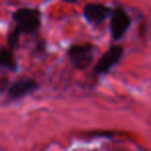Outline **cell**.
<instances>
[{
    "label": "cell",
    "mask_w": 151,
    "mask_h": 151,
    "mask_svg": "<svg viewBox=\"0 0 151 151\" xmlns=\"http://www.w3.org/2000/svg\"><path fill=\"white\" fill-rule=\"evenodd\" d=\"M14 20L17 22V27L20 32L32 33L40 28V14L37 9H20L14 14Z\"/></svg>",
    "instance_id": "1"
},
{
    "label": "cell",
    "mask_w": 151,
    "mask_h": 151,
    "mask_svg": "<svg viewBox=\"0 0 151 151\" xmlns=\"http://www.w3.org/2000/svg\"><path fill=\"white\" fill-rule=\"evenodd\" d=\"M93 46L90 44L76 45L69 48L68 56L76 68L84 69L90 65L93 59Z\"/></svg>",
    "instance_id": "2"
},
{
    "label": "cell",
    "mask_w": 151,
    "mask_h": 151,
    "mask_svg": "<svg viewBox=\"0 0 151 151\" xmlns=\"http://www.w3.org/2000/svg\"><path fill=\"white\" fill-rule=\"evenodd\" d=\"M130 25V18L125 12L120 7H117L112 13L111 31L115 40L120 38Z\"/></svg>",
    "instance_id": "3"
},
{
    "label": "cell",
    "mask_w": 151,
    "mask_h": 151,
    "mask_svg": "<svg viewBox=\"0 0 151 151\" xmlns=\"http://www.w3.org/2000/svg\"><path fill=\"white\" fill-rule=\"evenodd\" d=\"M123 54V48L121 46H113L103 55L95 66L96 73H105L120 60Z\"/></svg>",
    "instance_id": "4"
},
{
    "label": "cell",
    "mask_w": 151,
    "mask_h": 151,
    "mask_svg": "<svg viewBox=\"0 0 151 151\" xmlns=\"http://www.w3.org/2000/svg\"><path fill=\"white\" fill-rule=\"evenodd\" d=\"M111 14V9L108 6L99 3H90L84 7V16L90 23L99 24L106 20Z\"/></svg>",
    "instance_id": "5"
},
{
    "label": "cell",
    "mask_w": 151,
    "mask_h": 151,
    "mask_svg": "<svg viewBox=\"0 0 151 151\" xmlns=\"http://www.w3.org/2000/svg\"><path fill=\"white\" fill-rule=\"evenodd\" d=\"M36 88H37V83L34 80L28 78L21 79L12 85L9 90V95L11 99H16L33 92Z\"/></svg>",
    "instance_id": "6"
},
{
    "label": "cell",
    "mask_w": 151,
    "mask_h": 151,
    "mask_svg": "<svg viewBox=\"0 0 151 151\" xmlns=\"http://www.w3.org/2000/svg\"><path fill=\"white\" fill-rule=\"evenodd\" d=\"M0 66L6 67L12 70H15L17 68V63L14 59L13 53L6 49L0 50Z\"/></svg>",
    "instance_id": "7"
},
{
    "label": "cell",
    "mask_w": 151,
    "mask_h": 151,
    "mask_svg": "<svg viewBox=\"0 0 151 151\" xmlns=\"http://www.w3.org/2000/svg\"><path fill=\"white\" fill-rule=\"evenodd\" d=\"M21 34L20 30L18 28H15L13 32L11 33V35L9 36V44L11 47H16L18 44V40H19V36Z\"/></svg>",
    "instance_id": "8"
},
{
    "label": "cell",
    "mask_w": 151,
    "mask_h": 151,
    "mask_svg": "<svg viewBox=\"0 0 151 151\" xmlns=\"http://www.w3.org/2000/svg\"><path fill=\"white\" fill-rule=\"evenodd\" d=\"M9 86V80L6 78H1L0 79V93L3 92Z\"/></svg>",
    "instance_id": "9"
}]
</instances>
